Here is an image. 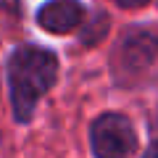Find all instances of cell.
I'll list each match as a JSON object with an SVG mask.
<instances>
[{
    "mask_svg": "<svg viewBox=\"0 0 158 158\" xmlns=\"http://www.w3.org/2000/svg\"><path fill=\"white\" fill-rule=\"evenodd\" d=\"M58 74V61L50 50L37 45H21L8 61L11 82V106L19 121H27L34 113V106L53 87Z\"/></svg>",
    "mask_w": 158,
    "mask_h": 158,
    "instance_id": "cell-1",
    "label": "cell"
},
{
    "mask_svg": "<svg viewBox=\"0 0 158 158\" xmlns=\"http://www.w3.org/2000/svg\"><path fill=\"white\" fill-rule=\"evenodd\" d=\"M90 142L95 158H129L135 150V129L121 113H103L92 121Z\"/></svg>",
    "mask_w": 158,
    "mask_h": 158,
    "instance_id": "cell-2",
    "label": "cell"
},
{
    "mask_svg": "<svg viewBox=\"0 0 158 158\" xmlns=\"http://www.w3.org/2000/svg\"><path fill=\"white\" fill-rule=\"evenodd\" d=\"M82 21H85V6L79 0H50L37 13V24L53 34H66Z\"/></svg>",
    "mask_w": 158,
    "mask_h": 158,
    "instance_id": "cell-3",
    "label": "cell"
},
{
    "mask_svg": "<svg viewBox=\"0 0 158 158\" xmlns=\"http://www.w3.org/2000/svg\"><path fill=\"white\" fill-rule=\"evenodd\" d=\"M121 8H140V6H145L148 0H116Z\"/></svg>",
    "mask_w": 158,
    "mask_h": 158,
    "instance_id": "cell-4",
    "label": "cell"
},
{
    "mask_svg": "<svg viewBox=\"0 0 158 158\" xmlns=\"http://www.w3.org/2000/svg\"><path fill=\"white\" fill-rule=\"evenodd\" d=\"M142 158H158V142H153V145L145 150V156H142Z\"/></svg>",
    "mask_w": 158,
    "mask_h": 158,
    "instance_id": "cell-5",
    "label": "cell"
}]
</instances>
